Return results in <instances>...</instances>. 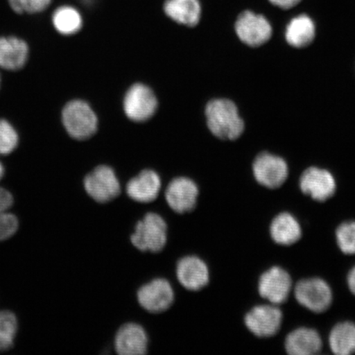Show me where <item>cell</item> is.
<instances>
[{
    "instance_id": "obj_1",
    "label": "cell",
    "mask_w": 355,
    "mask_h": 355,
    "mask_svg": "<svg viewBox=\"0 0 355 355\" xmlns=\"http://www.w3.org/2000/svg\"><path fill=\"white\" fill-rule=\"evenodd\" d=\"M207 126L218 139L235 140L241 136L244 123L232 101L225 99L213 100L206 108Z\"/></svg>"
},
{
    "instance_id": "obj_2",
    "label": "cell",
    "mask_w": 355,
    "mask_h": 355,
    "mask_svg": "<svg viewBox=\"0 0 355 355\" xmlns=\"http://www.w3.org/2000/svg\"><path fill=\"white\" fill-rule=\"evenodd\" d=\"M167 232V224L163 217L157 213L148 212L136 224L130 241L141 252L157 254L166 246Z\"/></svg>"
},
{
    "instance_id": "obj_3",
    "label": "cell",
    "mask_w": 355,
    "mask_h": 355,
    "mask_svg": "<svg viewBox=\"0 0 355 355\" xmlns=\"http://www.w3.org/2000/svg\"><path fill=\"white\" fill-rule=\"evenodd\" d=\"M62 122L67 132L73 139H87L97 130V118L86 102L72 101L62 110Z\"/></svg>"
},
{
    "instance_id": "obj_4",
    "label": "cell",
    "mask_w": 355,
    "mask_h": 355,
    "mask_svg": "<svg viewBox=\"0 0 355 355\" xmlns=\"http://www.w3.org/2000/svg\"><path fill=\"white\" fill-rule=\"evenodd\" d=\"M84 188L94 201L106 203L121 193V184L114 171L109 166H101L84 179Z\"/></svg>"
},
{
    "instance_id": "obj_5",
    "label": "cell",
    "mask_w": 355,
    "mask_h": 355,
    "mask_svg": "<svg viewBox=\"0 0 355 355\" xmlns=\"http://www.w3.org/2000/svg\"><path fill=\"white\" fill-rule=\"evenodd\" d=\"M137 297L141 308L150 313H161L171 307L175 293L167 279L157 278L140 287Z\"/></svg>"
},
{
    "instance_id": "obj_6",
    "label": "cell",
    "mask_w": 355,
    "mask_h": 355,
    "mask_svg": "<svg viewBox=\"0 0 355 355\" xmlns=\"http://www.w3.org/2000/svg\"><path fill=\"white\" fill-rule=\"evenodd\" d=\"M295 295L302 306L314 313H322L327 310L332 301L331 288L319 278L300 281L297 284Z\"/></svg>"
},
{
    "instance_id": "obj_7",
    "label": "cell",
    "mask_w": 355,
    "mask_h": 355,
    "mask_svg": "<svg viewBox=\"0 0 355 355\" xmlns=\"http://www.w3.org/2000/svg\"><path fill=\"white\" fill-rule=\"evenodd\" d=\"M235 31L241 42L252 47L268 42L272 34V26L268 19L251 11L243 12L239 16Z\"/></svg>"
},
{
    "instance_id": "obj_8",
    "label": "cell",
    "mask_w": 355,
    "mask_h": 355,
    "mask_svg": "<svg viewBox=\"0 0 355 355\" xmlns=\"http://www.w3.org/2000/svg\"><path fill=\"white\" fill-rule=\"evenodd\" d=\"M123 108L127 116L132 121H148L157 110V97L149 87L143 84H135L127 92Z\"/></svg>"
},
{
    "instance_id": "obj_9",
    "label": "cell",
    "mask_w": 355,
    "mask_h": 355,
    "mask_svg": "<svg viewBox=\"0 0 355 355\" xmlns=\"http://www.w3.org/2000/svg\"><path fill=\"white\" fill-rule=\"evenodd\" d=\"M198 188L189 178L173 180L166 190L168 206L178 214H185L195 209L198 198Z\"/></svg>"
},
{
    "instance_id": "obj_10",
    "label": "cell",
    "mask_w": 355,
    "mask_h": 355,
    "mask_svg": "<svg viewBox=\"0 0 355 355\" xmlns=\"http://www.w3.org/2000/svg\"><path fill=\"white\" fill-rule=\"evenodd\" d=\"M252 168L256 180L268 189L281 187L288 177L286 162L272 154H260L256 158Z\"/></svg>"
},
{
    "instance_id": "obj_11",
    "label": "cell",
    "mask_w": 355,
    "mask_h": 355,
    "mask_svg": "<svg viewBox=\"0 0 355 355\" xmlns=\"http://www.w3.org/2000/svg\"><path fill=\"white\" fill-rule=\"evenodd\" d=\"M282 311L274 305H260L246 315L245 324L252 334L259 337L276 335L282 323Z\"/></svg>"
},
{
    "instance_id": "obj_12",
    "label": "cell",
    "mask_w": 355,
    "mask_h": 355,
    "mask_svg": "<svg viewBox=\"0 0 355 355\" xmlns=\"http://www.w3.org/2000/svg\"><path fill=\"white\" fill-rule=\"evenodd\" d=\"M176 276L180 285L190 291H198L210 281L209 269L197 256L182 257L176 266Z\"/></svg>"
},
{
    "instance_id": "obj_13",
    "label": "cell",
    "mask_w": 355,
    "mask_h": 355,
    "mask_svg": "<svg viewBox=\"0 0 355 355\" xmlns=\"http://www.w3.org/2000/svg\"><path fill=\"white\" fill-rule=\"evenodd\" d=\"M291 287L290 275L285 270L274 266L261 275L259 291L263 299L276 305L286 302L290 295Z\"/></svg>"
},
{
    "instance_id": "obj_14",
    "label": "cell",
    "mask_w": 355,
    "mask_h": 355,
    "mask_svg": "<svg viewBox=\"0 0 355 355\" xmlns=\"http://www.w3.org/2000/svg\"><path fill=\"white\" fill-rule=\"evenodd\" d=\"M300 189L316 201L324 202L334 195L336 184L329 171L311 167L300 178Z\"/></svg>"
},
{
    "instance_id": "obj_15",
    "label": "cell",
    "mask_w": 355,
    "mask_h": 355,
    "mask_svg": "<svg viewBox=\"0 0 355 355\" xmlns=\"http://www.w3.org/2000/svg\"><path fill=\"white\" fill-rule=\"evenodd\" d=\"M148 337L139 324H123L114 337V349L119 355H141L148 352Z\"/></svg>"
},
{
    "instance_id": "obj_16",
    "label": "cell",
    "mask_w": 355,
    "mask_h": 355,
    "mask_svg": "<svg viewBox=\"0 0 355 355\" xmlns=\"http://www.w3.org/2000/svg\"><path fill=\"white\" fill-rule=\"evenodd\" d=\"M30 47L25 40L8 35L0 37V69L17 72L28 64Z\"/></svg>"
},
{
    "instance_id": "obj_17",
    "label": "cell",
    "mask_w": 355,
    "mask_h": 355,
    "mask_svg": "<svg viewBox=\"0 0 355 355\" xmlns=\"http://www.w3.org/2000/svg\"><path fill=\"white\" fill-rule=\"evenodd\" d=\"M161 188V178L155 171L146 170L128 182L126 192L133 201L150 203L157 198Z\"/></svg>"
},
{
    "instance_id": "obj_18",
    "label": "cell",
    "mask_w": 355,
    "mask_h": 355,
    "mask_svg": "<svg viewBox=\"0 0 355 355\" xmlns=\"http://www.w3.org/2000/svg\"><path fill=\"white\" fill-rule=\"evenodd\" d=\"M322 340L318 333L309 328L302 327L293 331L286 340V349L293 355H312L321 352Z\"/></svg>"
},
{
    "instance_id": "obj_19",
    "label": "cell",
    "mask_w": 355,
    "mask_h": 355,
    "mask_svg": "<svg viewBox=\"0 0 355 355\" xmlns=\"http://www.w3.org/2000/svg\"><path fill=\"white\" fill-rule=\"evenodd\" d=\"M164 10L172 20L188 26L198 25L201 19L199 0H166Z\"/></svg>"
},
{
    "instance_id": "obj_20",
    "label": "cell",
    "mask_w": 355,
    "mask_h": 355,
    "mask_svg": "<svg viewBox=\"0 0 355 355\" xmlns=\"http://www.w3.org/2000/svg\"><path fill=\"white\" fill-rule=\"evenodd\" d=\"M270 235L275 242L282 245H291L301 238L298 220L290 213L283 212L275 217L270 225Z\"/></svg>"
},
{
    "instance_id": "obj_21",
    "label": "cell",
    "mask_w": 355,
    "mask_h": 355,
    "mask_svg": "<svg viewBox=\"0 0 355 355\" xmlns=\"http://www.w3.org/2000/svg\"><path fill=\"white\" fill-rule=\"evenodd\" d=\"M315 35L316 28L313 21L307 15H300L287 26L286 39L291 46L303 48L312 43Z\"/></svg>"
},
{
    "instance_id": "obj_22",
    "label": "cell",
    "mask_w": 355,
    "mask_h": 355,
    "mask_svg": "<svg viewBox=\"0 0 355 355\" xmlns=\"http://www.w3.org/2000/svg\"><path fill=\"white\" fill-rule=\"evenodd\" d=\"M329 343L335 354L349 355L355 353V324L349 322L337 324L331 331Z\"/></svg>"
},
{
    "instance_id": "obj_23",
    "label": "cell",
    "mask_w": 355,
    "mask_h": 355,
    "mask_svg": "<svg viewBox=\"0 0 355 355\" xmlns=\"http://www.w3.org/2000/svg\"><path fill=\"white\" fill-rule=\"evenodd\" d=\"M13 204L10 191L0 187V241L11 238L19 229L17 216L8 212Z\"/></svg>"
},
{
    "instance_id": "obj_24",
    "label": "cell",
    "mask_w": 355,
    "mask_h": 355,
    "mask_svg": "<svg viewBox=\"0 0 355 355\" xmlns=\"http://www.w3.org/2000/svg\"><path fill=\"white\" fill-rule=\"evenodd\" d=\"M52 21L57 32L66 35L77 33L83 26L81 15L76 8L71 6L57 8Z\"/></svg>"
},
{
    "instance_id": "obj_25",
    "label": "cell",
    "mask_w": 355,
    "mask_h": 355,
    "mask_svg": "<svg viewBox=\"0 0 355 355\" xmlns=\"http://www.w3.org/2000/svg\"><path fill=\"white\" fill-rule=\"evenodd\" d=\"M19 328L17 319L10 311L0 312V353L10 349L15 345V340Z\"/></svg>"
},
{
    "instance_id": "obj_26",
    "label": "cell",
    "mask_w": 355,
    "mask_h": 355,
    "mask_svg": "<svg viewBox=\"0 0 355 355\" xmlns=\"http://www.w3.org/2000/svg\"><path fill=\"white\" fill-rule=\"evenodd\" d=\"M20 137L16 128L6 119L0 118V155L15 153Z\"/></svg>"
},
{
    "instance_id": "obj_27",
    "label": "cell",
    "mask_w": 355,
    "mask_h": 355,
    "mask_svg": "<svg viewBox=\"0 0 355 355\" xmlns=\"http://www.w3.org/2000/svg\"><path fill=\"white\" fill-rule=\"evenodd\" d=\"M336 241L345 254H355V221L345 222L336 230Z\"/></svg>"
},
{
    "instance_id": "obj_28",
    "label": "cell",
    "mask_w": 355,
    "mask_h": 355,
    "mask_svg": "<svg viewBox=\"0 0 355 355\" xmlns=\"http://www.w3.org/2000/svg\"><path fill=\"white\" fill-rule=\"evenodd\" d=\"M52 0H8V3L13 11L19 15L22 13H39L50 6Z\"/></svg>"
},
{
    "instance_id": "obj_29",
    "label": "cell",
    "mask_w": 355,
    "mask_h": 355,
    "mask_svg": "<svg viewBox=\"0 0 355 355\" xmlns=\"http://www.w3.org/2000/svg\"><path fill=\"white\" fill-rule=\"evenodd\" d=\"M273 6L283 8V10H288L295 7L298 4L301 0H269Z\"/></svg>"
},
{
    "instance_id": "obj_30",
    "label": "cell",
    "mask_w": 355,
    "mask_h": 355,
    "mask_svg": "<svg viewBox=\"0 0 355 355\" xmlns=\"http://www.w3.org/2000/svg\"><path fill=\"white\" fill-rule=\"evenodd\" d=\"M348 285L350 291L355 295V266L349 273Z\"/></svg>"
},
{
    "instance_id": "obj_31",
    "label": "cell",
    "mask_w": 355,
    "mask_h": 355,
    "mask_svg": "<svg viewBox=\"0 0 355 355\" xmlns=\"http://www.w3.org/2000/svg\"><path fill=\"white\" fill-rule=\"evenodd\" d=\"M4 173H6V168H4L3 164L0 161V181L2 180Z\"/></svg>"
},
{
    "instance_id": "obj_32",
    "label": "cell",
    "mask_w": 355,
    "mask_h": 355,
    "mask_svg": "<svg viewBox=\"0 0 355 355\" xmlns=\"http://www.w3.org/2000/svg\"><path fill=\"white\" fill-rule=\"evenodd\" d=\"M2 78L1 75H0V87H1Z\"/></svg>"
}]
</instances>
